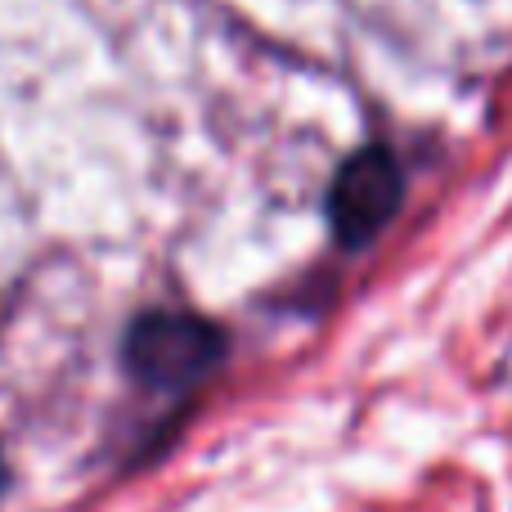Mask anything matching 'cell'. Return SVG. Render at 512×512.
<instances>
[{
	"instance_id": "cell-1",
	"label": "cell",
	"mask_w": 512,
	"mask_h": 512,
	"mask_svg": "<svg viewBox=\"0 0 512 512\" xmlns=\"http://www.w3.org/2000/svg\"><path fill=\"white\" fill-rule=\"evenodd\" d=\"M216 360H221V333L194 315L153 310L135 319L126 333V364L135 378L158 391L194 387Z\"/></svg>"
},
{
	"instance_id": "cell-2",
	"label": "cell",
	"mask_w": 512,
	"mask_h": 512,
	"mask_svg": "<svg viewBox=\"0 0 512 512\" xmlns=\"http://www.w3.org/2000/svg\"><path fill=\"white\" fill-rule=\"evenodd\" d=\"M400 167L387 149H360L333 180V198H328V212H333V230L346 248H360L369 243L382 225L391 221V212L400 207Z\"/></svg>"
},
{
	"instance_id": "cell-3",
	"label": "cell",
	"mask_w": 512,
	"mask_h": 512,
	"mask_svg": "<svg viewBox=\"0 0 512 512\" xmlns=\"http://www.w3.org/2000/svg\"><path fill=\"white\" fill-rule=\"evenodd\" d=\"M0 490H5V468H0Z\"/></svg>"
}]
</instances>
